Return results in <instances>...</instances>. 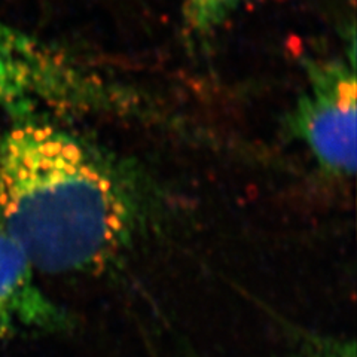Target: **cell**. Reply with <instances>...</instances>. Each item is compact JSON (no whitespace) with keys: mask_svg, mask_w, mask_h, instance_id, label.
I'll return each mask as SVG.
<instances>
[{"mask_svg":"<svg viewBox=\"0 0 357 357\" xmlns=\"http://www.w3.org/2000/svg\"><path fill=\"white\" fill-rule=\"evenodd\" d=\"M143 215L131 177L75 134L45 119L0 134V227L35 270H105L130 248Z\"/></svg>","mask_w":357,"mask_h":357,"instance_id":"6da1fadb","label":"cell"},{"mask_svg":"<svg viewBox=\"0 0 357 357\" xmlns=\"http://www.w3.org/2000/svg\"><path fill=\"white\" fill-rule=\"evenodd\" d=\"M0 109L15 121L107 115L169 121L136 89L0 21Z\"/></svg>","mask_w":357,"mask_h":357,"instance_id":"7a4b0ae2","label":"cell"},{"mask_svg":"<svg viewBox=\"0 0 357 357\" xmlns=\"http://www.w3.org/2000/svg\"><path fill=\"white\" fill-rule=\"evenodd\" d=\"M307 85L287 116V131L332 177L356 173V66L354 57L310 59Z\"/></svg>","mask_w":357,"mask_h":357,"instance_id":"3957f363","label":"cell"},{"mask_svg":"<svg viewBox=\"0 0 357 357\" xmlns=\"http://www.w3.org/2000/svg\"><path fill=\"white\" fill-rule=\"evenodd\" d=\"M35 271L26 253L0 227V340L70 329V316L38 286Z\"/></svg>","mask_w":357,"mask_h":357,"instance_id":"277c9868","label":"cell"},{"mask_svg":"<svg viewBox=\"0 0 357 357\" xmlns=\"http://www.w3.org/2000/svg\"><path fill=\"white\" fill-rule=\"evenodd\" d=\"M244 0H181L188 30L198 38L211 36L236 14Z\"/></svg>","mask_w":357,"mask_h":357,"instance_id":"5b68a950","label":"cell"},{"mask_svg":"<svg viewBox=\"0 0 357 357\" xmlns=\"http://www.w3.org/2000/svg\"><path fill=\"white\" fill-rule=\"evenodd\" d=\"M304 357H354V345L337 340H308Z\"/></svg>","mask_w":357,"mask_h":357,"instance_id":"8992f818","label":"cell"}]
</instances>
